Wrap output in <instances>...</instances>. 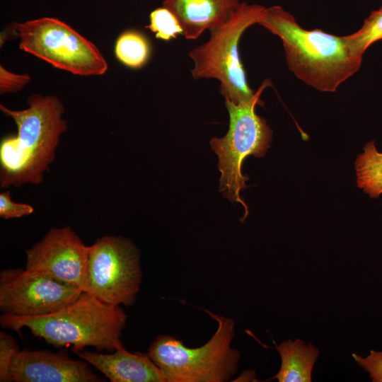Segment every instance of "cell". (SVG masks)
I'll return each instance as SVG.
<instances>
[{
  "mask_svg": "<svg viewBox=\"0 0 382 382\" xmlns=\"http://www.w3.org/2000/svg\"><path fill=\"white\" fill-rule=\"evenodd\" d=\"M127 316L121 306L108 304L83 291L74 302L45 316L21 317L3 314L2 327L16 331L28 328L55 347H70L76 353L85 347L114 352L121 341Z\"/></svg>",
  "mask_w": 382,
  "mask_h": 382,
  "instance_id": "cell-3",
  "label": "cell"
},
{
  "mask_svg": "<svg viewBox=\"0 0 382 382\" xmlns=\"http://www.w3.org/2000/svg\"><path fill=\"white\" fill-rule=\"evenodd\" d=\"M343 37L351 52L363 57L372 44L382 40V6L371 13L360 29Z\"/></svg>",
  "mask_w": 382,
  "mask_h": 382,
  "instance_id": "cell-17",
  "label": "cell"
},
{
  "mask_svg": "<svg viewBox=\"0 0 382 382\" xmlns=\"http://www.w3.org/2000/svg\"><path fill=\"white\" fill-rule=\"evenodd\" d=\"M20 49L79 76H100L108 68L98 47L66 23L44 17L14 23Z\"/></svg>",
  "mask_w": 382,
  "mask_h": 382,
  "instance_id": "cell-7",
  "label": "cell"
},
{
  "mask_svg": "<svg viewBox=\"0 0 382 382\" xmlns=\"http://www.w3.org/2000/svg\"><path fill=\"white\" fill-rule=\"evenodd\" d=\"M34 212L33 207L28 204L17 203L11 197L9 191L0 194V217L4 219L21 218Z\"/></svg>",
  "mask_w": 382,
  "mask_h": 382,
  "instance_id": "cell-20",
  "label": "cell"
},
{
  "mask_svg": "<svg viewBox=\"0 0 382 382\" xmlns=\"http://www.w3.org/2000/svg\"><path fill=\"white\" fill-rule=\"evenodd\" d=\"M149 21L146 28L154 33L158 39L170 40L176 38L178 34H183V29L177 17L163 6L150 13Z\"/></svg>",
  "mask_w": 382,
  "mask_h": 382,
  "instance_id": "cell-18",
  "label": "cell"
},
{
  "mask_svg": "<svg viewBox=\"0 0 382 382\" xmlns=\"http://www.w3.org/2000/svg\"><path fill=\"white\" fill-rule=\"evenodd\" d=\"M141 276L139 252L129 239L105 236L89 245L86 292L110 305L131 306Z\"/></svg>",
  "mask_w": 382,
  "mask_h": 382,
  "instance_id": "cell-8",
  "label": "cell"
},
{
  "mask_svg": "<svg viewBox=\"0 0 382 382\" xmlns=\"http://www.w3.org/2000/svg\"><path fill=\"white\" fill-rule=\"evenodd\" d=\"M19 351L18 344L10 335L0 332V381L11 382L10 366L15 354Z\"/></svg>",
  "mask_w": 382,
  "mask_h": 382,
  "instance_id": "cell-19",
  "label": "cell"
},
{
  "mask_svg": "<svg viewBox=\"0 0 382 382\" xmlns=\"http://www.w3.org/2000/svg\"><path fill=\"white\" fill-rule=\"evenodd\" d=\"M357 186L371 198L382 194V151H378L375 141H370L355 161Z\"/></svg>",
  "mask_w": 382,
  "mask_h": 382,
  "instance_id": "cell-15",
  "label": "cell"
},
{
  "mask_svg": "<svg viewBox=\"0 0 382 382\" xmlns=\"http://www.w3.org/2000/svg\"><path fill=\"white\" fill-rule=\"evenodd\" d=\"M89 246L69 226L52 228L25 250V270L86 291Z\"/></svg>",
  "mask_w": 382,
  "mask_h": 382,
  "instance_id": "cell-10",
  "label": "cell"
},
{
  "mask_svg": "<svg viewBox=\"0 0 382 382\" xmlns=\"http://www.w3.org/2000/svg\"><path fill=\"white\" fill-rule=\"evenodd\" d=\"M257 24L281 39L289 70L319 91H335L361 67L363 57L351 52L343 36L304 29L280 6L265 7Z\"/></svg>",
  "mask_w": 382,
  "mask_h": 382,
  "instance_id": "cell-2",
  "label": "cell"
},
{
  "mask_svg": "<svg viewBox=\"0 0 382 382\" xmlns=\"http://www.w3.org/2000/svg\"><path fill=\"white\" fill-rule=\"evenodd\" d=\"M28 74H17L0 66V93L1 94L17 92L21 90L30 81Z\"/></svg>",
  "mask_w": 382,
  "mask_h": 382,
  "instance_id": "cell-22",
  "label": "cell"
},
{
  "mask_svg": "<svg viewBox=\"0 0 382 382\" xmlns=\"http://www.w3.org/2000/svg\"><path fill=\"white\" fill-rule=\"evenodd\" d=\"M80 289L27 270L0 272V309L3 314L35 317L54 313L77 299Z\"/></svg>",
  "mask_w": 382,
  "mask_h": 382,
  "instance_id": "cell-9",
  "label": "cell"
},
{
  "mask_svg": "<svg viewBox=\"0 0 382 382\" xmlns=\"http://www.w3.org/2000/svg\"><path fill=\"white\" fill-rule=\"evenodd\" d=\"M111 382H168L148 354L132 353L124 346L111 354L81 350L76 353Z\"/></svg>",
  "mask_w": 382,
  "mask_h": 382,
  "instance_id": "cell-12",
  "label": "cell"
},
{
  "mask_svg": "<svg viewBox=\"0 0 382 382\" xmlns=\"http://www.w3.org/2000/svg\"><path fill=\"white\" fill-rule=\"evenodd\" d=\"M27 102L28 108L21 110L0 105L1 111L17 127V134L4 137L0 144L2 188L41 183L54 160L60 137L66 130L62 118L64 108L56 96L33 94Z\"/></svg>",
  "mask_w": 382,
  "mask_h": 382,
  "instance_id": "cell-1",
  "label": "cell"
},
{
  "mask_svg": "<svg viewBox=\"0 0 382 382\" xmlns=\"http://www.w3.org/2000/svg\"><path fill=\"white\" fill-rule=\"evenodd\" d=\"M281 358L278 372L270 379L279 382H311L312 371L319 349L312 343L301 339L283 341L275 347Z\"/></svg>",
  "mask_w": 382,
  "mask_h": 382,
  "instance_id": "cell-14",
  "label": "cell"
},
{
  "mask_svg": "<svg viewBox=\"0 0 382 382\" xmlns=\"http://www.w3.org/2000/svg\"><path fill=\"white\" fill-rule=\"evenodd\" d=\"M355 361L366 372L374 382H382V351L371 350L366 357L352 354Z\"/></svg>",
  "mask_w": 382,
  "mask_h": 382,
  "instance_id": "cell-21",
  "label": "cell"
},
{
  "mask_svg": "<svg viewBox=\"0 0 382 382\" xmlns=\"http://www.w3.org/2000/svg\"><path fill=\"white\" fill-rule=\"evenodd\" d=\"M218 324L204 345L189 348L182 341L159 335L148 349V355L163 371L168 382H226L238 370L240 352L231 347L233 320L206 311Z\"/></svg>",
  "mask_w": 382,
  "mask_h": 382,
  "instance_id": "cell-4",
  "label": "cell"
},
{
  "mask_svg": "<svg viewBox=\"0 0 382 382\" xmlns=\"http://www.w3.org/2000/svg\"><path fill=\"white\" fill-rule=\"evenodd\" d=\"M89 364L69 358L64 352L18 351L10 366L14 382H100Z\"/></svg>",
  "mask_w": 382,
  "mask_h": 382,
  "instance_id": "cell-11",
  "label": "cell"
},
{
  "mask_svg": "<svg viewBox=\"0 0 382 382\" xmlns=\"http://www.w3.org/2000/svg\"><path fill=\"white\" fill-rule=\"evenodd\" d=\"M239 0H164L163 6L179 21L186 39L195 40L205 30L226 22L239 6Z\"/></svg>",
  "mask_w": 382,
  "mask_h": 382,
  "instance_id": "cell-13",
  "label": "cell"
},
{
  "mask_svg": "<svg viewBox=\"0 0 382 382\" xmlns=\"http://www.w3.org/2000/svg\"><path fill=\"white\" fill-rule=\"evenodd\" d=\"M115 54L124 65L132 69H140L149 60L151 47L147 38L141 33L129 30L117 39Z\"/></svg>",
  "mask_w": 382,
  "mask_h": 382,
  "instance_id": "cell-16",
  "label": "cell"
},
{
  "mask_svg": "<svg viewBox=\"0 0 382 382\" xmlns=\"http://www.w3.org/2000/svg\"><path fill=\"white\" fill-rule=\"evenodd\" d=\"M272 86L265 79L249 100L234 104L225 100L229 115V127L222 138L214 137L210 145L219 158L218 167L221 173L219 191L231 202L241 204L248 215V206L240 195L247 187L248 177L242 173L244 159L253 155L263 157L272 139V131L267 121L255 112L257 105H263L260 96L263 91Z\"/></svg>",
  "mask_w": 382,
  "mask_h": 382,
  "instance_id": "cell-5",
  "label": "cell"
},
{
  "mask_svg": "<svg viewBox=\"0 0 382 382\" xmlns=\"http://www.w3.org/2000/svg\"><path fill=\"white\" fill-rule=\"evenodd\" d=\"M265 8L241 3L226 22L210 30L208 41L189 52L194 63L190 70L192 77L217 79L220 93L234 104L250 100L255 93L248 83L238 43L245 30L258 23Z\"/></svg>",
  "mask_w": 382,
  "mask_h": 382,
  "instance_id": "cell-6",
  "label": "cell"
}]
</instances>
